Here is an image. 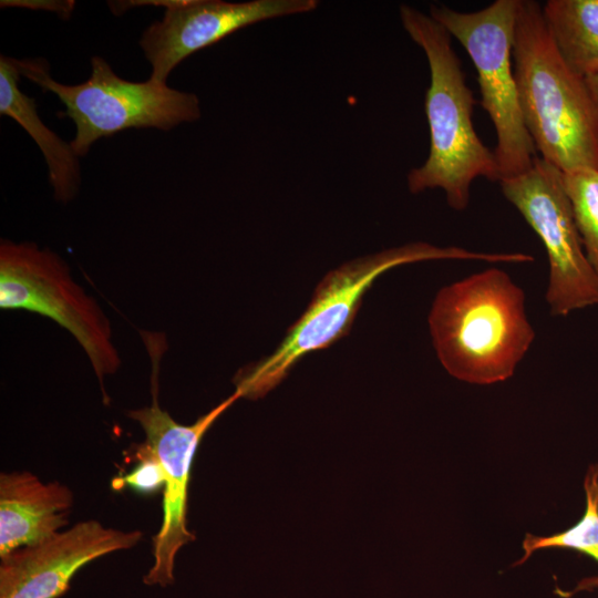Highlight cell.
Returning <instances> with one entry per match:
<instances>
[{
	"label": "cell",
	"mask_w": 598,
	"mask_h": 598,
	"mask_svg": "<svg viewBox=\"0 0 598 598\" xmlns=\"http://www.w3.org/2000/svg\"><path fill=\"white\" fill-rule=\"evenodd\" d=\"M513 62L523 120L540 158L564 174L598 172L590 89L563 60L534 0H518Z\"/></svg>",
	"instance_id": "1"
},
{
	"label": "cell",
	"mask_w": 598,
	"mask_h": 598,
	"mask_svg": "<svg viewBox=\"0 0 598 598\" xmlns=\"http://www.w3.org/2000/svg\"><path fill=\"white\" fill-rule=\"evenodd\" d=\"M429 328L447 373L481 385L509 379L535 339L523 289L498 268L441 288Z\"/></svg>",
	"instance_id": "2"
},
{
	"label": "cell",
	"mask_w": 598,
	"mask_h": 598,
	"mask_svg": "<svg viewBox=\"0 0 598 598\" xmlns=\"http://www.w3.org/2000/svg\"><path fill=\"white\" fill-rule=\"evenodd\" d=\"M401 23L424 52L430 69L425 114L430 131L426 161L406 176L412 194L444 190L448 206L464 210L474 179L499 182L494 153L480 140L472 121L475 104L450 33L430 14L409 4L399 7Z\"/></svg>",
	"instance_id": "3"
},
{
	"label": "cell",
	"mask_w": 598,
	"mask_h": 598,
	"mask_svg": "<svg viewBox=\"0 0 598 598\" xmlns=\"http://www.w3.org/2000/svg\"><path fill=\"white\" fill-rule=\"evenodd\" d=\"M430 260H483L520 264V252H480L462 247L410 243L340 265L318 283L312 299L288 329L279 346L234 377L240 398L258 399L276 388L307 354L328 348L347 336L374 281L392 268Z\"/></svg>",
	"instance_id": "4"
},
{
	"label": "cell",
	"mask_w": 598,
	"mask_h": 598,
	"mask_svg": "<svg viewBox=\"0 0 598 598\" xmlns=\"http://www.w3.org/2000/svg\"><path fill=\"white\" fill-rule=\"evenodd\" d=\"M17 63L21 75L44 92L55 94L65 106L59 116L71 118L75 125V136L70 144L79 157L86 155L97 140L127 128L168 131L200 117L196 94L151 79L145 82L124 80L101 56L91 59L90 78L75 85L53 80L43 59L17 60Z\"/></svg>",
	"instance_id": "5"
},
{
	"label": "cell",
	"mask_w": 598,
	"mask_h": 598,
	"mask_svg": "<svg viewBox=\"0 0 598 598\" xmlns=\"http://www.w3.org/2000/svg\"><path fill=\"white\" fill-rule=\"evenodd\" d=\"M517 8L518 0H496L473 12L430 6V16L462 44L477 72L480 103L496 133L493 153L499 182L525 173L537 157L523 120L514 73Z\"/></svg>",
	"instance_id": "6"
},
{
	"label": "cell",
	"mask_w": 598,
	"mask_h": 598,
	"mask_svg": "<svg viewBox=\"0 0 598 598\" xmlns=\"http://www.w3.org/2000/svg\"><path fill=\"white\" fill-rule=\"evenodd\" d=\"M0 308L38 313L69 331L85 352L106 401L104 379L121 367L111 322L58 254L34 243L2 239Z\"/></svg>",
	"instance_id": "7"
},
{
	"label": "cell",
	"mask_w": 598,
	"mask_h": 598,
	"mask_svg": "<svg viewBox=\"0 0 598 598\" xmlns=\"http://www.w3.org/2000/svg\"><path fill=\"white\" fill-rule=\"evenodd\" d=\"M142 339L152 363V403L127 412L143 429V443L159 460L165 475L163 488V519L153 538L154 563L143 577L147 586L166 587L174 584L175 558L181 548L195 539L187 528V495L190 468L196 450L215 421L231 406L240 395H231L217 404L194 423L186 425L175 421L158 403V373L167 349L162 332L142 331Z\"/></svg>",
	"instance_id": "8"
},
{
	"label": "cell",
	"mask_w": 598,
	"mask_h": 598,
	"mask_svg": "<svg viewBox=\"0 0 598 598\" xmlns=\"http://www.w3.org/2000/svg\"><path fill=\"white\" fill-rule=\"evenodd\" d=\"M499 185L546 249L550 315L598 306V277L585 254L563 172L537 156L528 171Z\"/></svg>",
	"instance_id": "9"
},
{
	"label": "cell",
	"mask_w": 598,
	"mask_h": 598,
	"mask_svg": "<svg viewBox=\"0 0 598 598\" xmlns=\"http://www.w3.org/2000/svg\"><path fill=\"white\" fill-rule=\"evenodd\" d=\"M165 7L161 21L143 33L140 47L152 66L150 79L166 83L187 56L237 30L264 20L313 11L318 0H162L145 6Z\"/></svg>",
	"instance_id": "10"
},
{
	"label": "cell",
	"mask_w": 598,
	"mask_h": 598,
	"mask_svg": "<svg viewBox=\"0 0 598 598\" xmlns=\"http://www.w3.org/2000/svg\"><path fill=\"white\" fill-rule=\"evenodd\" d=\"M142 537L138 529L122 530L96 519L81 520L0 557V598H59L86 564L131 549Z\"/></svg>",
	"instance_id": "11"
},
{
	"label": "cell",
	"mask_w": 598,
	"mask_h": 598,
	"mask_svg": "<svg viewBox=\"0 0 598 598\" xmlns=\"http://www.w3.org/2000/svg\"><path fill=\"white\" fill-rule=\"evenodd\" d=\"M72 491L28 471L0 474V557L37 544L69 524Z\"/></svg>",
	"instance_id": "12"
},
{
	"label": "cell",
	"mask_w": 598,
	"mask_h": 598,
	"mask_svg": "<svg viewBox=\"0 0 598 598\" xmlns=\"http://www.w3.org/2000/svg\"><path fill=\"white\" fill-rule=\"evenodd\" d=\"M21 76L17 59L0 58V114L14 120L37 143L49 169L54 197L68 203L80 186L79 156L70 143L43 124L37 113L35 100L19 89Z\"/></svg>",
	"instance_id": "13"
},
{
	"label": "cell",
	"mask_w": 598,
	"mask_h": 598,
	"mask_svg": "<svg viewBox=\"0 0 598 598\" xmlns=\"http://www.w3.org/2000/svg\"><path fill=\"white\" fill-rule=\"evenodd\" d=\"M543 14L566 64L582 78L598 74V0H548Z\"/></svg>",
	"instance_id": "14"
},
{
	"label": "cell",
	"mask_w": 598,
	"mask_h": 598,
	"mask_svg": "<svg viewBox=\"0 0 598 598\" xmlns=\"http://www.w3.org/2000/svg\"><path fill=\"white\" fill-rule=\"evenodd\" d=\"M586 506L580 519L564 532L550 536L526 534L523 540V557L515 563L523 564L532 554L539 549H569L584 554L598 563V463L592 464L584 478ZM598 586V577L586 578L570 591L591 590Z\"/></svg>",
	"instance_id": "15"
},
{
	"label": "cell",
	"mask_w": 598,
	"mask_h": 598,
	"mask_svg": "<svg viewBox=\"0 0 598 598\" xmlns=\"http://www.w3.org/2000/svg\"><path fill=\"white\" fill-rule=\"evenodd\" d=\"M564 185L585 254L598 277V172L564 174Z\"/></svg>",
	"instance_id": "16"
},
{
	"label": "cell",
	"mask_w": 598,
	"mask_h": 598,
	"mask_svg": "<svg viewBox=\"0 0 598 598\" xmlns=\"http://www.w3.org/2000/svg\"><path fill=\"white\" fill-rule=\"evenodd\" d=\"M137 464L125 475L113 480V487L124 486L144 495H151L164 488L163 466L155 454L141 443L135 450Z\"/></svg>",
	"instance_id": "17"
},
{
	"label": "cell",
	"mask_w": 598,
	"mask_h": 598,
	"mask_svg": "<svg viewBox=\"0 0 598 598\" xmlns=\"http://www.w3.org/2000/svg\"><path fill=\"white\" fill-rule=\"evenodd\" d=\"M1 7L45 9L60 14L63 19H68L74 8V1L2 0Z\"/></svg>",
	"instance_id": "18"
},
{
	"label": "cell",
	"mask_w": 598,
	"mask_h": 598,
	"mask_svg": "<svg viewBox=\"0 0 598 598\" xmlns=\"http://www.w3.org/2000/svg\"><path fill=\"white\" fill-rule=\"evenodd\" d=\"M586 80L592 95V100H594L596 113H597V118H598V74L586 78Z\"/></svg>",
	"instance_id": "19"
}]
</instances>
